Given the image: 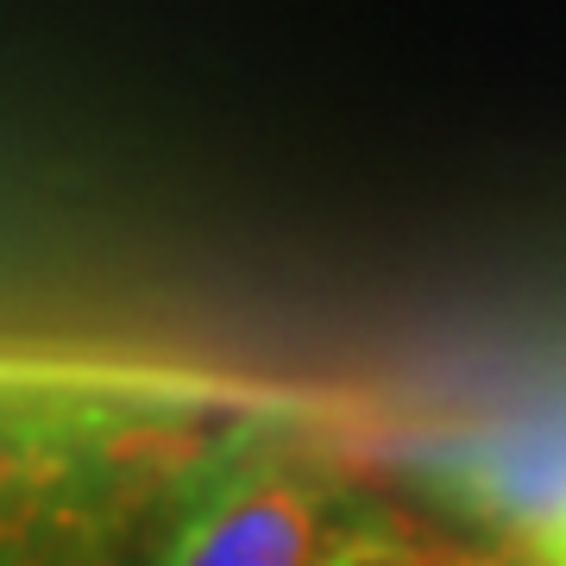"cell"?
I'll list each match as a JSON object with an SVG mask.
<instances>
[{"mask_svg": "<svg viewBox=\"0 0 566 566\" xmlns=\"http://www.w3.org/2000/svg\"><path fill=\"white\" fill-rule=\"evenodd\" d=\"M303 403L189 359L0 346V566H151Z\"/></svg>", "mask_w": 566, "mask_h": 566, "instance_id": "cell-1", "label": "cell"}, {"mask_svg": "<svg viewBox=\"0 0 566 566\" xmlns=\"http://www.w3.org/2000/svg\"><path fill=\"white\" fill-rule=\"evenodd\" d=\"M416 560L403 516L359 497L327 460L303 453V428H283L227 479L182 566H403Z\"/></svg>", "mask_w": 566, "mask_h": 566, "instance_id": "cell-2", "label": "cell"}, {"mask_svg": "<svg viewBox=\"0 0 566 566\" xmlns=\"http://www.w3.org/2000/svg\"><path fill=\"white\" fill-rule=\"evenodd\" d=\"M528 554H535V566H566V491L535 516V528H528Z\"/></svg>", "mask_w": 566, "mask_h": 566, "instance_id": "cell-3", "label": "cell"}, {"mask_svg": "<svg viewBox=\"0 0 566 566\" xmlns=\"http://www.w3.org/2000/svg\"><path fill=\"white\" fill-rule=\"evenodd\" d=\"M221 491H227V485H221ZM221 491H214V497H221ZM214 497H208V504H214ZM208 504L196 510L189 523H182V535H177V542H170V547H164V554H158V560H151V566H182V560H189V547H196V535H202V516H208Z\"/></svg>", "mask_w": 566, "mask_h": 566, "instance_id": "cell-4", "label": "cell"}, {"mask_svg": "<svg viewBox=\"0 0 566 566\" xmlns=\"http://www.w3.org/2000/svg\"><path fill=\"white\" fill-rule=\"evenodd\" d=\"M403 566H479V560H441V554H416V560H403Z\"/></svg>", "mask_w": 566, "mask_h": 566, "instance_id": "cell-5", "label": "cell"}]
</instances>
